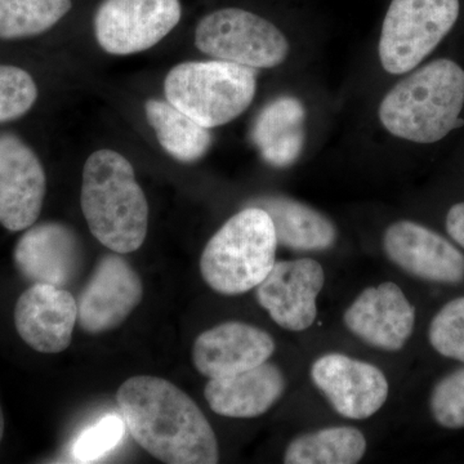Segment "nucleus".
<instances>
[{
    "label": "nucleus",
    "instance_id": "17",
    "mask_svg": "<svg viewBox=\"0 0 464 464\" xmlns=\"http://www.w3.org/2000/svg\"><path fill=\"white\" fill-rule=\"evenodd\" d=\"M14 264L34 284L65 288L81 270L82 243L69 226L44 222L26 228L14 252Z\"/></svg>",
    "mask_w": 464,
    "mask_h": 464
},
{
    "label": "nucleus",
    "instance_id": "20",
    "mask_svg": "<svg viewBox=\"0 0 464 464\" xmlns=\"http://www.w3.org/2000/svg\"><path fill=\"white\" fill-rule=\"evenodd\" d=\"M306 112L295 97H279L259 112L252 140L266 163L284 168L295 163L304 149Z\"/></svg>",
    "mask_w": 464,
    "mask_h": 464
},
{
    "label": "nucleus",
    "instance_id": "12",
    "mask_svg": "<svg viewBox=\"0 0 464 464\" xmlns=\"http://www.w3.org/2000/svg\"><path fill=\"white\" fill-rule=\"evenodd\" d=\"M47 177L32 148L11 133L0 134V225L23 231L41 216Z\"/></svg>",
    "mask_w": 464,
    "mask_h": 464
},
{
    "label": "nucleus",
    "instance_id": "23",
    "mask_svg": "<svg viewBox=\"0 0 464 464\" xmlns=\"http://www.w3.org/2000/svg\"><path fill=\"white\" fill-rule=\"evenodd\" d=\"M72 7V0H0V39L41 35L60 23Z\"/></svg>",
    "mask_w": 464,
    "mask_h": 464
},
{
    "label": "nucleus",
    "instance_id": "24",
    "mask_svg": "<svg viewBox=\"0 0 464 464\" xmlns=\"http://www.w3.org/2000/svg\"><path fill=\"white\" fill-rule=\"evenodd\" d=\"M38 87L24 69L0 65V124L16 121L32 110Z\"/></svg>",
    "mask_w": 464,
    "mask_h": 464
},
{
    "label": "nucleus",
    "instance_id": "26",
    "mask_svg": "<svg viewBox=\"0 0 464 464\" xmlns=\"http://www.w3.org/2000/svg\"><path fill=\"white\" fill-rule=\"evenodd\" d=\"M433 420L449 430L464 429V366L442 377L430 398Z\"/></svg>",
    "mask_w": 464,
    "mask_h": 464
},
{
    "label": "nucleus",
    "instance_id": "16",
    "mask_svg": "<svg viewBox=\"0 0 464 464\" xmlns=\"http://www.w3.org/2000/svg\"><path fill=\"white\" fill-rule=\"evenodd\" d=\"M275 341L267 332L240 322L219 324L201 333L192 347V362L204 377L243 373L268 362Z\"/></svg>",
    "mask_w": 464,
    "mask_h": 464
},
{
    "label": "nucleus",
    "instance_id": "3",
    "mask_svg": "<svg viewBox=\"0 0 464 464\" xmlns=\"http://www.w3.org/2000/svg\"><path fill=\"white\" fill-rule=\"evenodd\" d=\"M464 70L439 58L405 76L381 102V123L393 136L435 143L462 127Z\"/></svg>",
    "mask_w": 464,
    "mask_h": 464
},
{
    "label": "nucleus",
    "instance_id": "25",
    "mask_svg": "<svg viewBox=\"0 0 464 464\" xmlns=\"http://www.w3.org/2000/svg\"><path fill=\"white\" fill-rule=\"evenodd\" d=\"M429 340L440 355L464 362V297L448 302L436 314Z\"/></svg>",
    "mask_w": 464,
    "mask_h": 464
},
{
    "label": "nucleus",
    "instance_id": "21",
    "mask_svg": "<svg viewBox=\"0 0 464 464\" xmlns=\"http://www.w3.org/2000/svg\"><path fill=\"white\" fill-rule=\"evenodd\" d=\"M145 112L161 148L176 160L194 163L203 158L212 145L209 130L168 101L149 100Z\"/></svg>",
    "mask_w": 464,
    "mask_h": 464
},
{
    "label": "nucleus",
    "instance_id": "14",
    "mask_svg": "<svg viewBox=\"0 0 464 464\" xmlns=\"http://www.w3.org/2000/svg\"><path fill=\"white\" fill-rule=\"evenodd\" d=\"M344 325L359 340L378 350H401L411 337L415 308L395 283L369 286L343 315Z\"/></svg>",
    "mask_w": 464,
    "mask_h": 464
},
{
    "label": "nucleus",
    "instance_id": "6",
    "mask_svg": "<svg viewBox=\"0 0 464 464\" xmlns=\"http://www.w3.org/2000/svg\"><path fill=\"white\" fill-rule=\"evenodd\" d=\"M459 11V0H391L378 45L382 67L411 72L450 33Z\"/></svg>",
    "mask_w": 464,
    "mask_h": 464
},
{
    "label": "nucleus",
    "instance_id": "13",
    "mask_svg": "<svg viewBox=\"0 0 464 464\" xmlns=\"http://www.w3.org/2000/svg\"><path fill=\"white\" fill-rule=\"evenodd\" d=\"M390 261L418 279L441 284L464 282V255L438 232L413 221H398L384 232Z\"/></svg>",
    "mask_w": 464,
    "mask_h": 464
},
{
    "label": "nucleus",
    "instance_id": "10",
    "mask_svg": "<svg viewBox=\"0 0 464 464\" xmlns=\"http://www.w3.org/2000/svg\"><path fill=\"white\" fill-rule=\"evenodd\" d=\"M310 374L333 409L348 420H368L389 398V381L377 366L343 353L320 356Z\"/></svg>",
    "mask_w": 464,
    "mask_h": 464
},
{
    "label": "nucleus",
    "instance_id": "7",
    "mask_svg": "<svg viewBox=\"0 0 464 464\" xmlns=\"http://www.w3.org/2000/svg\"><path fill=\"white\" fill-rule=\"evenodd\" d=\"M198 50L216 60L252 69H273L288 57V39L266 18L240 8H222L201 18Z\"/></svg>",
    "mask_w": 464,
    "mask_h": 464
},
{
    "label": "nucleus",
    "instance_id": "19",
    "mask_svg": "<svg viewBox=\"0 0 464 464\" xmlns=\"http://www.w3.org/2000/svg\"><path fill=\"white\" fill-rule=\"evenodd\" d=\"M249 207L265 209L273 219L277 246L295 252H323L337 241L333 221L319 210L285 197H264Z\"/></svg>",
    "mask_w": 464,
    "mask_h": 464
},
{
    "label": "nucleus",
    "instance_id": "8",
    "mask_svg": "<svg viewBox=\"0 0 464 464\" xmlns=\"http://www.w3.org/2000/svg\"><path fill=\"white\" fill-rule=\"evenodd\" d=\"M181 16L179 0H103L94 16V34L103 51L128 56L154 47Z\"/></svg>",
    "mask_w": 464,
    "mask_h": 464
},
{
    "label": "nucleus",
    "instance_id": "9",
    "mask_svg": "<svg viewBox=\"0 0 464 464\" xmlns=\"http://www.w3.org/2000/svg\"><path fill=\"white\" fill-rule=\"evenodd\" d=\"M142 298L141 277L130 262L119 253L103 256L76 299L79 325L90 334L112 331L130 317Z\"/></svg>",
    "mask_w": 464,
    "mask_h": 464
},
{
    "label": "nucleus",
    "instance_id": "5",
    "mask_svg": "<svg viewBox=\"0 0 464 464\" xmlns=\"http://www.w3.org/2000/svg\"><path fill=\"white\" fill-rule=\"evenodd\" d=\"M255 69L227 61H190L174 66L164 81L168 102L210 128L230 123L255 100Z\"/></svg>",
    "mask_w": 464,
    "mask_h": 464
},
{
    "label": "nucleus",
    "instance_id": "2",
    "mask_svg": "<svg viewBox=\"0 0 464 464\" xmlns=\"http://www.w3.org/2000/svg\"><path fill=\"white\" fill-rule=\"evenodd\" d=\"M82 212L90 231L119 255L141 248L149 228V204L132 164L119 152L103 149L85 161Z\"/></svg>",
    "mask_w": 464,
    "mask_h": 464
},
{
    "label": "nucleus",
    "instance_id": "4",
    "mask_svg": "<svg viewBox=\"0 0 464 464\" xmlns=\"http://www.w3.org/2000/svg\"><path fill=\"white\" fill-rule=\"evenodd\" d=\"M277 240L273 219L265 209L248 207L208 241L200 258L204 282L224 295L257 288L276 262Z\"/></svg>",
    "mask_w": 464,
    "mask_h": 464
},
{
    "label": "nucleus",
    "instance_id": "27",
    "mask_svg": "<svg viewBox=\"0 0 464 464\" xmlns=\"http://www.w3.org/2000/svg\"><path fill=\"white\" fill-rule=\"evenodd\" d=\"M125 426L123 418L109 414L84 430L72 444V457L78 462H92L105 456L118 447L124 438Z\"/></svg>",
    "mask_w": 464,
    "mask_h": 464
},
{
    "label": "nucleus",
    "instance_id": "1",
    "mask_svg": "<svg viewBox=\"0 0 464 464\" xmlns=\"http://www.w3.org/2000/svg\"><path fill=\"white\" fill-rule=\"evenodd\" d=\"M134 441L160 462L216 464L218 442L197 402L172 382L136 375L116 392Z\"/></svg>",
    "mask_w": 464,
    "mask_h": 464
},
{
    "label": "nucleus",
    "instance_id": "18",
    "mask_svg": "<svg viewBox=\"0 0 464 464\" xmlns=\"http://www.w3.org/2000/svg\"><path fill=\"white\" fill-rule=\"evenodd\" d=\"M285 389L282 369L266 362L231 377L212 378L204 389V395L216 414L256 418L270 411L282 399Z\"/></svg>",
    "mask_w": 464,
    "mask_h": 464
},
{
    "label": "nucleus",
    "instance_id": "15",
    "mask_svg": "<svg viewBox=\"0 0 464 464\" xmlns=\"http://www.w3.org/2000/svg\"><path fill=\"white\" fill-rule=\"evenodd\" d=\"M78 323V304L69 290L34 284L18 298L14 325L27 346L42 353H60L70 346Z\"/></svg>",
    "mask_w": 464,
    "mask_h": 464
},
{
    "label": "nucleus",
    "instance_id": "28",
    "mask_svg": "<svg viewBox=\"0 0 464 464\" xmlns=\"http://www.w3.org/2000/svg\"><path fill=\"white\" fill-rule=\"evenodd\" d=\"M447 231L451 239L464 249V201L450 208L447 216Z\"/></svg>",
    "mask_w": 464,
    "mask_h": 464
},
{
    "label": "nucleus",
    "instance_id": "29",
    "mask_svg": "<svg viewBox=\"0 0 464 464\" xmlns=\"http://www.w3.org/2000/svg\"><path fill=\"white\" fill-rule=\"evenodd\" d=\"M5 414H3L2 406H0V442H2L3 435H5Z\"/></svg>",
    "mask_w": 464,
    "mask_h": 464
},
{
    "label": "nucleus",
    "instance_id": "22",
    "mask_svg": "<svg viewBox=\"0 0 464 464\" xmlns=\"http://www.w3.org/2000/svg\"><path fill=\"white\" fill-rule=\"evenodd\" d=\"M366 439L356 427H328L289 442L286 464H355L364 458Z\"/></svg>",
    "mask_w": 464,
    "mask_h": 464
},
{
    "label": "nucleus",
    "instance_id": "11",
    "mask_svg": "<svg viewBox=\"0 0 464 464\" xmlns=\"http://www.w3.org/2000/svg\"><path fill=\"white\" fill-rule=\"evenodd\" d=\"M324 283L323 266L315 259L275 262L257 286L256 298L280 328L304 332L315 323Z\"/></svg>",
    "mask_w": 464,
    "mask_h": 464
}]
</instances>
